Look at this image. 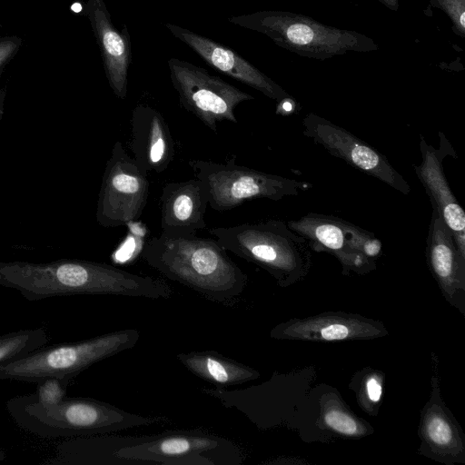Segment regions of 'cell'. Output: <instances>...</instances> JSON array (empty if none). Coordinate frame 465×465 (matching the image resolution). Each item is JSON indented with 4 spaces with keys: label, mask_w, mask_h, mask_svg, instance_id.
Segmentation results:
<instances>
[{
    "label": "cell",
    "mask_w": 465,
    "mask_h": 465,
    "mask_svg": "<svg viewBox=\"0 0 465 465\" xmlns=\"http://www.w3.org/2000/svg\"><path fill=\"white\" fill-rule=\"evenodd\" d=\"M22 45V39L16 35L0 37V73L15 57Z\"/></svg>",
    "instance_id": "cell-26"
},
{
    "label": "cell",
    "mask_w": 465,
    "mask_h": 465,
    "mask_svg": "<svg viewBox=\"0 0 465 465\" xmlns=\"http://www.w3.org/2000/svg\"><path fill=\"white\" fill-rule=\"evenodd\" d=\"M391 11H398L400 8V0H376Z\"/></svg>",
    "instance_id": "cell-29"
},
{
    "label": "cell",
    "mask_w": 465,
    "mask_h": 465,
    "mask_svg": "<svg viewBox=\"0 0 465 465\" xmlns=\"http://www.w3.org/2000/svg\"><path fill=\"white\" fill-rule=\"evenodd\" d=\"M72 380L48 377L36 381V391L31 393L35 401L44 405L54 404L66 397V391Z\"/></svg>",
    "instance_id": "cell-24"
},
{
    "label": "cell",
    "mask_w": 465,
    "mask_h": 465,
    "mask_svg": "<svg viewBox=\"0 0 465 465\" xmlns=\"http://www.w3.org/2000/svg\"><path fill=\"white\" fill-rule=\"evenodd\" d=\"M167 64L181 106L213 132L217 131L219 122L237 123L236 107L254 99L250 94L190 62L173 57Z\"/></svg>",
    "instance_id": "cell-10"
},
{
    "label": "cell",
    "mask_w": 465,
    "mask_h": 465,
    "mask_svg": "<svg viewBox=\"0 0 465 465\" xmlns=\"http://www.w3.org/2000/svg\"><path fill=\"white\" fill-rule=\"evenodd\" d=\"M6 410L24 430L46 439H73L108 434L167 420L162 416L127 412L110 403L86 397H64L44 405L31 394L11 398Z\"/></svg>",
    "instance_id": "cell-4"
},
{
    "label": "cell",
    "mask_w": 465,
    "mask_h": 465,
    "mask_svg": "<svg viewBox=\"0 0 465 465\" xmlns=\"http://www.w3.org/2000/svg\"><path fill=\"white\" fill-rule=\"evenodd\" d=\"M423 432L429 442L439 450L457 447L456 431L444 413L436 408L428 410L423 421Z\"/></svg>",
    "instance_id": "cell-22"
},
{
    "label": "cell",
    "mask_w": 465,
    "mask_h": 465,
    "mask_svg": "<svg viewBox=\"0 0 465 465\" xmlns=\"http://www.w3.org/2000/svg\"><path fill=\"white\" fill-rule=\"evenodd\" d=\"M233 155L225 163L191 160L189 166L204 190L208 205L223 212L254 199L279 201L312 187L307 182L238 165Z\"/></svg>",
    "instance_id": "cell-8"
},
{
    "label": "cell",
    "mask_w": 465,
    "mask_h": 465,
    "mask_svg": "<svg viewBox=\"0 0 465 465\" xmlns=\"http://www.w3.org/2000/svg\"><path fill=\"white\" fill-rule=\"evenodd\" d=\"M209 233L226 250L262 268L280 285L304 276L312 262L307 241L282 220L216 227Z\"/></svg>",
    "instance_id": "cell-5"
},
{
    "label": "cell",
    "mask_w": 465,
    "mask_h": 465,
    "mask_svg": "<svg viewBox=\"0 0 465 465\" xmlns=\"http://www.w3.org/2000/svg\"><path fill=\"white\" fill-rule=\"evenodd\" d=\"M430 4L448 15L456 35L465 37V0H430Z\"/></svg>",
    "instance_id": "cell-25"
},
{
    "label": "cell",
    "mask_w": 465,
    "mask_h": 465,
    "mask_svg": "<svg viewBox=\"0 0 465 465\" xmlns=\"http://www.w3.org/2000/svg\"><path fill=\"white\" fill-rule=\"evenodd\" d=\"M297 108H298V104L294 100L293 97L286 98V99H283V100L278 102L276 113L278 114L286 115V114H290L293 112H296Z\"/></svg>",
    "instance_id": "cell-28"
},
{
    "label": "cell",
    "mask_w": 465,
    "mask_h": 465,
    "mask_svg": "<svg viewBox=\"0 0 465 465\" xmlns=\"http://www.w3.org/2000/svg\"><path fill=\"white\" fill-rule=\"evenodd\" d=\"M440 134V147L436 149L420 135L421 162L413 165L435 210L452 233L455 244L465 257V213L454 196L443 171V158L452 150L444 134Z\"/></svg>",
    "instance_id": "cell-13"
},
{
    "label": "cell",
    "mask_w": 465,
    "mask_h": 465,
    "mask_svg": "<svg viewBox=\"0 0 465 465\" xmlns=\"http://www.w3.org/2000/svg\"><path fill=\"white\" fill-rule=\"evenodd\" d=\"M176 358L191 373L216 388L241 385L260 377L255 369L213 350L178 353Z\"/></svg>",
    "instance_id": "cell-20"
},
{
    "label": "cell",
    "mask_w": 465,
    "mask_h": 465,
    "mask_svg": "<svg viewBox=\"0 0 465 465\" xmlns=\"http://www.w3.org/2000/svg\"><path fill=\"white\" fill-rule=\"evenodd\" d=\"M228 21L263 34L276 45L307 58L326 60L349 52L379 50L372 38L357 31L326 25L292 12L259 11L231 16Z\"/></svg>",
    "instance_id": "cell-6"
},
{
    "label": "cell",
    "mask_w": 465,
    "mask_h": 465,
    "mask_svg": "<svg viewBox=\"0 0 465 465\" xmlns=\"http://www.w3.org/2000/svg\"><path fill=\"white\" fill-rule=\"evenodd\" d=\"M129 148L146 173H163L173 162L175 151L171 130L153 107L142 104L134 108Z\"/></svg>",
    "instance_id": "cell-16"
},
{
    "label": "cell",
    "mask_w": 465,
    "mask_h": 465,
    "mask_svg": "<svg viewBox=\"0 0 465 465\" xmlns=\"http://www.w3.org/2000/svg\"><path fill=\"white\" fill-rule=\"evenodd\" d=\"M164 26L173 36L198 54L210 66L223 74L261 92L276 102L292 97L264 73L223 44L171 23H165Z\"/></svg>",
    "instance_id": "cell-14"
},
{
    "label": "cell",
    "mask_w": 465,
    "mask_h": 465,
    "mask_svg": "<svg viewBox=\"0 0 465 465\" xmlns=\"http://www.w3.org/2000/svg\"><path fill=\"white\" fill-rule=\"evenodd\" d=\"M48 335L43 327L24 329L0 335V366L45 345Z\"/></svg>",
    "instance_id": "cell-21"
},
{
    "label": "cell",
    "mask_w": 465,
    "mask_h": 465,
    "mask_svg": "<svg viewBox=\"0 0 465 465\" xmlns=\"http://www.w3.org/2000/svg\"><path fill=\"white\" fill-rule=\"evenodd\" d=\"M96 464L240 465L242 450L235 442L209 431L178 430L141 437H96Z\"/></svg>",
    "instance_id": "cell-3"
},
{
    "label": "cell",
    "mask_w": 465,
    "mask_h": 465,
    "mask_svg": "<svg viewBox=\"0 0 465 465\" xmlns=\"http://www.w3.org/2000/svg\"><path fill=\"white\" fill-rule=\"evenodd\" d=\"M366 392L368 398L372 402H378L381 400L382 393V387L380 381L374 378H369L366 381Z\"/></svg>",
    "instance_id": "cell-27"
},
{
    "label": "cell",
    "mask_w": 465,
    "mask_h": 465,
    "mask_svg": "<svg viewBox=\"0 0 465 465\" xmlns=\"http://www.w3.org/2000/svg\"><path fill=\"white\" fill-rule=\"evenodd\" d=\"M323 421L328 428L343 436H361L366 430L361 421L339 407L326 409L323 413Z\"/></svg>",
    "instance_id": "cell-23"
},
{
    "label": "cell",
    "mask_w": 465,
    "mask_h": 465,
    "mask_svg": "<svg viewBox=\"0 0 465 465\" xmlns=\"http://www.w3.org/2000/svg\"><path fill=\"white\" fill-rule=\"evenodd\" d=\"M207 206L198 179L165 184L160 196L162 233L170 237L196 235L207 226L204 220Z\"/></svg>",
    "instance_id": "cell-17"
},
{
    "label": "cell",
    "mask_w": 465,
    "mask_h": 465,
    "mask_svg": "<svg viewBox=\"0 0 465 465\" xmlns=\"http://www.w3.org/2000/svg\"><path fill=\"white\" fill-rule=\"evenodd\" d=\"M286 223L312 250L337 258L343 272L372 271L382 252L381 242L374 233L337 216L309 213Z\"/></svg>",
    "instance_id": "cell-9"
},
{
    "label": "cell",
    "mask_w": 465,
    "mask_h": 465,
    "mask_svg": "<svg viewBox=\"0 0 465 465\" xmlns=\"http://www.w3.org/2000/svg\"><path fill=\"white\" fill-rule=\"evenodd\" d=\"M302 126L303 135L321 145L331 155L404 195L410 193L408 182L386 156L345 128L313 113L303 117Z\"/></svg>",
    "instance_id": "cell-12"
},
{
    "label": "cell",
    "mask_w": 465,
    "mask_h": 465,
    "mask_svg": "<svg viewBox=\"0 0 465 465\" xmlns=\"http://www.w3.org/2000/svg\"><path fill=\"white\" fill-rule=\"evenodd\" d=\"M85 15L99 46L109 85L117 98L125 99L132 59L127 26L124 25L122 31L114 26L104 0H87Z\"/></svg>",
    "instance_id": "cell-15"
},
{
    "label": "cell",
    "mask_w": 465,
    "mask_h": 465,
    "mask_svg": "<svg viewBox=\"0 0 465 465\" xmlns=\"http://www.w3.org/2000/svg\"><path fill=\"white\" fill-rule=\"evenodd\" d=\"M148 173L115 142L106 163L98 197L96 220L114 228L136 221L149 197Z\"/></svg>",
    "instance_id": "cell-11"
},
{
    "label": "cell",
    "mask_w": 465,
    "mask_h": 465,
    "mask_svg": "<svg viewBox=\"0 0 465 465\" xmlns=\"http://www.w3.org/2000/svg\"><path fill=\"white\" fill-rule=\"evenodd\" d=\"M139 338V331L124 329L83 341L43 345L0 366V381L35 383L48 377L73 381L94 363L133 348Z\"/></svg>",
    "instance_id": "cell-7"
},
{
    "label": "cell",
    "mask_w": 465,
    "mask_h": 465,
    "mask_svg": "<svg viewBox=\"0 0 465 465\" xmlns=\"http://www.w3.org/2000/svg\"><path fill=\"white\" fill-rule=\"evenodd\" d=\"M4 98H5V92L4 91H0V115H1V113H2Z\"/></svg>",
    "instance_id": "cell-30"
},
{
    "label": "cell",
    "mask_w": 465,
    "mask_h": 465,
    "mask_svg": "<svg viewBox=\"0 0 465 465\" xmlns=\"http://www.w3.org/2000/svg\"><path fill=\"white\" fill-rule=\"evenodd\" d=\"M383 333L382 326L377 322L344 313H323L281 323L270 335L275 339L334 341L369 339Z\"/></svg>",
    "instance_id": "cell-18"
},
{
    "label": "cell",
    "mask_w": 465,
    "mask_h": 465,
    "mask_svg": "<svg viewBox=\"0 0 465 465\" xmlns=\"http://www.w3.org/2000/svg\"><path fill=\"white\" fill-rule=\"evenodd\" d=\"M140 255L167 279L226 306L236 304L248 281L215 239L170 237L161 232L145 242Z\"/></svg>",
    "instance_id": "cell-2"
},
{
    "label": "cell",
    "mask_w": 465,
    "mask_h": 465,
    "mask_svg": "<svg viewBox=\"0 0 465 465\" xmlns=\"http://www.w3.org/2000/svg\"><path fill=\"white\" fill-rule=\"evenodd\" d=\"M0 285L28 301L71 295H117L168 300L163 280L134 274L106 263L62 260L47 263L0 262Z\"/></svg>",
    "instance_id": "cell-1"
},
{
    "label": "cell",
    "mask_w": 465,
    "mask_h": 465,
    "mask_svg": "<svg viewBox=\"0 0 465 465\" xmlns=\"http://www.w3.org/2000/svg\"><path fill=\"white\" fill-rule=\"evenodd\" d=\"M5 459V453L0 446V461H3Z\"/></svg>",
    "instance_id": "cell-31"
},
{
    "label": "cell",
    "mask_w": 465,
    "mask_h": 465,
    "mask_svg": "<svg viewBox=\"0 0 465 465\" xmlns=\"http://www.w3.org/2000/svg\"><path fill=\"white\" fill-rule=\"evenodd\" d=\"M425 254L428 266L445 294L453 295L464 290L465 257L435 210L429 225Z\"/></svg>",
    "instance_id": "cell-19"
}]
</instances>
